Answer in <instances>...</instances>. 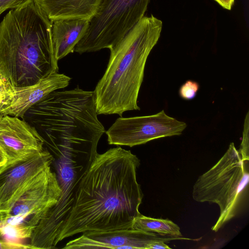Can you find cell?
<instances>
[{
	"instance_id": "cell-20",
	"label": "cell",
	"mask_w": 249,
	"mask_h": 249,
	"mask_svg": "<svg viewBox=\"0 0 249 249\" xmlns=\"http://www.w3.org/2000/svg\"><path fill=\"white\" fill-rule=\"evenodd\" d=\"M33 249L30 245H24L20 243L7 242L0 240V249Z\"/></svg>"
},
{
	"instance_id": "cell-21",
	"label": "cell",
	"mask_w": 249,
	"mask_h": 249,
	"mask_svg": "<svg viewBox=\"0 0 249 249\" xmlns=\"http://www.w3.org/2000/svg\"><path fill=\"white\" fill-rule=\"evenodd\" d=\"M14 90L0 92V111L11 102L13 96Z\"/></svg>"
},
{
	"instance_id": "cell-8",
	"label": "cell",
	"mask_w": 249,
	"mask_h": 249,
	"mask_svg": "<svg viewBox=\"0 0 249 249\" xmlns=\"http://www.w3.org/2000/svg\"><path fill=\"white\" fill-rule=\"evenodd\" d=\"M186 127L185 122L162 110L153 115L118 118L106 133L108 144L133 147L161 138L180 135Z\"/></svg>"
},
{
	"instance_id": "cell-5",
	"label": "cell",
	"mask_w": 249,
	"mask_h": 249,
	"mask_svg": "<svg viewBox=\"0 0 249 249\" xmlns=\"http://www.w3.org/2000/svg\"><path fill=\"white\" fill-rule=\"evenodd\" d=\"M249 160H243L233 142L218 161L195 182L192 197L196 202L214 203L219 215L212 230L218 231L248 207Z\"/></svg>"
},
{
	"instance_id": "cell-3",
	"label": "cell",
	"mask_w": 249,
	"mask_h": 249,
	"mask_svg": "<svg viewBox=\"0 0 249 249\" xmlns=\"http://www.w3.org/2000/svg\"><path fill=\"white\" fill-rule=\"evenodd\" d=\"M161 20L144 16L110 50L106 70L93 91L99 114L139 110L138 98L147 59L160 39Z\"/></svg>"
},
{
	"instance_id": "cell-19",
	"label": "cell",
	"mask_w": 249,
	"mask_h": 249,
	"mask_svg": "<svg viewBox=\"0 0 249 249\" xmlns=\"http://www.w3.org/2000/svg\"><path fill=\"white\" fill-rule=\"evenodd\" d=\"M33 0H0V16L8 9H15L24 7Z\"/></svg>"
},
{
	"instance_id": "cell-10",
	"label": "cell",
	"mask_w": 249,
	"mask_h": 249,
	"mask_svg": "<svg viewBox=\"0 0 249 249\" xmlns=\"http://www.w3.org/2000/svg\"><path fill=\"white\" fill-rule=\"evenodd\" d=\"M162 236L132 228L107 231H89L68 242L62 249H149L151 244L157 241L167 243L175 240L190 239L181 237Z\"/></svg>"
},
{
	"instance_id": "cell-4",
	"label": "cell",
	"mask_w": 249,
	"mask_h": 249,
	"mask_svg": "<svg viewBox=\"0 0 249 249\" xmlns=\"http://www.w3.org/2000/svg\"><path fill=\"white\" fill-rule=\"evenodd\" d=\"M97 115L93 91L77 87L52 92L30 108L25 116L51 152L65 148L97 149L106 132Z\"/></svg>"
},
{
	"instance_id": "cell-12",
	"label": "cell",
	"mask_w": 249,
	"mask_h": 249,
	"mask_svg": "<svg viewBox=\"0 0 249 249\" xmlns=\"http://www.w3.org/2000/svg\"><path fill=\"white\" fill-rule=\"evenodd\" d=\"M0 147L6 162L45 149L44 140L34 126L23 119L0 114Z\"/></svg>"
},
{
	"instance_id": "cell-1",
	"label": "cell",
	"mask_w": 249,
	"mask_h": 249,
	"mask_svg": "<svg viewBox=\"0 0 249 249\" xmlns=\"http://www.w3.org/2000/svg\"><path fill=\"white\" fill-rule=\"evenodd\" d=\"M140 160L120 146L97 154L80 184L56 240L89 231L131 229L143 197L137 179Z\"/></svg>"
},
{
	"instance_id": "cell-25",
	"label": "cell",
	"mask_w": 249,
	"mask_h": 249,
	"mask_svg": "<svg viewBox=\"0 0 249 249\" xmlns=\"http://www.w3.org/2000/svg\"><path fill=\"white\" fill-rule=\"evenodd\" d=\"M7 161L5 154L0 147V167L3 165Z\"/></svg>"
},
{
	"instance_id": "cell-9",
	"label": "cell",
	"mask_w": 249,
	"mask_h": 249,
	"mask_svg": "<svg viewBox=\"0 0 249 249\" xmlns=\"http://www.w3.org/2000/svg\"><path fill=\"white\" fill-rule=\"evenodd\" d=\"M53 157L45 148L0 167V213L8 211L28 184L52 165Z\"/></svg>"
},
{
	"instance_id": "cell-15",
	"label": "cell",
	"mask_w": 249,
	"mask_h": 249,
	"mask_svg": "<svg viewBox=\"0 0 249 249\" xmlns=\"http://www.w3.org/2000/svg\"><path fill=\"white\" fill-rule=\"evenodd\" d=\"M87 19H65L52 21V36L56 59L74 52L89 25Z\"/></svg>"
},
{
	"instance_id": "cell-2",
	"label": "cell",
	"mask_w": 249,
	"mask_h": 249,
	"mask_svg": "<svg viewBox=\"0 0 249 249\" xmlns=\"http://www.w3.org/2000/svg\"><path fill=\"white\" fill-rule=\"evenodd\" d=\"M58 71L52 21L34 2L10 10L0 22V73L14 87Z\"/></svg>"
},
{
	"instance_id": "cell-24",
	"label": "cell",
	"mask_w": 249,
	"mask_h": 249,
	"mask_svg": "<svg viewBox=\"0 0 249 249\" xmlns=\"http://www.w3.org/2000/svg\"><path fill=\"white\" fill-rule=\"evenodd\" d=\"M223 8L231 10L234 2V0H214Z\"/></svg>"
},
{
	"instance_id": "cell-14",
	"label": "cell",
	"mask_w": 249,
	"mask_h": 249,
	"mask_svg": "<svg viewBox=\"0 0 249 249\" xmlns=\"http://www.w3.org/2000/svg\"><path fill=\"white\" fill-rule=\"evenodd\" d=\"M51 21L81 19L89 21L95 15L101 0H33Z\"/></svg>"
},
{
	"instance_id": "cell-6",
	"label": "cell",
	"mask_w": 249,
	"mask_h": 249,
	"mask_svg": "<svg viewBox=\"0 0 249 249\" xmlns=\"http://www.w3.org/2000/svg\"><path fill=\"white\" fill-rule=\"evenodd\" d=\"M96 151L61 149L52 153L61 193L56 204L43 215L36 227L45 239L54 242L71 211L83 177L97 155Z\"/></svg>"
},
{
	"instance_id": "cell-17",
	"label": "cell",
	"mask_w": 249,
	"mask_h": 249,
	"mask_svg": "<svg viewBox=\"0 0 249 249\" xmlns=\"http://www.w3.org/2000/svg\"><path fill=\"white\" fill-rule=\"evenodd\" d=\"M199 89V85L197 82L188 80L180 87L178 93L182 99L190 100L196 97Z\"/></svg>"
},
{
	"instance_id": "cell-22",
	"label": "cell",
	"mask_w": 249,
	"mask_h": 249,
	"mask_svg": "<svg viewBox=\"0 0 249 249\" xmlns=\"http://www.w3.org/2000/svg\"><path fill=\"white\" fill-rule=\"evenodd\" d=\"M14 88L0 73V92L13 90Z\"/></svg>"
},
{
	"instance_id": "cell-18",
	"label": "cell",
	"mask_w": 249,
	"mask_h": 249,
	"mask_svg": "<svg viewBox=\"0 0 249 249\" xmlns=\"http://www.w3.org/2000/svg\"><path fill=\"white\" fill-rule=\"evenodd\" d=\"M249 116L248 111L245 119L242 140L238 150L241 158L244 161H249Z\"/></svg>"
},
{
	"instance_id": "cell-16",
	"label": "cell",
	"mask_w": 249,
	"mask_h": 249,
	"mask_svg": "<svg viewBox=\"0 0 249 249\" xmlns=\"http://www.w3.org/2000/svg\"><path fill=\"white\" fill-rule=\"evenodd\" d=\"M131 228L163 236L182 237L179 227L172 221L146 216L141 213L135 218Z\"/></svg>"
},
{
	"instance_id": "cell-23",
	"label": "cell",
	"mask_w": 249,
	"mask_h": 249,
	"mask_svg": "<svg viewBox=\"0 0 249 249\" xmlns=\"http://www.w3.org/2000/svg\"><path fill=\"white\" fill-rule=\"evenodd\" d=\"M149 249H171V248L164 241H157L151 244Z\"/></svg>"
},
{
	"instance_id": "cell-13",
	"label": "cell",
	"mask_w": 249,
	"mask_h": 249,
	"mask_svg": "<svg viewBox=\"0 0 249 249\" xmlns=\"http://www.w3.org/2000/svg\"><path fill=\"white\" fill-rule=\"evenodd\" d=\"M71 79L64 74L55 72L33 85L14 88L11 102L0 111V114L23 119L30 108L52 92L67 87Z\"/></svg>"
},
{
	"instance_id": "cell-7",
	"label": "cell",
	"mask_w": 249,
	"mask_h": 249,
	"mask_svg": "<svg viewBox=\"0 0 249 249\" xmlns=\"http://www.w3.org/2000/svg\"><path fill=\"white\" fill-rule=\"evenodd\" d=\"M150 0H101L74 52H94L114 47L144 16Z\"/></svg>"
},
{
	"instance_id": "cell-11",
	"label": "cell",
	"mask_w": 249,
	"mask_h": 249,
	"mask_svg": "<svg viewBox=\"0 0 249 249\" xmlns=\"http://www.w3.org/2000/svg\"><path fill=\"white\" fill-rule=\"evenodd\" d=\"M61 193L55 172L51 165L31 181L11 209L4 212L12 216H27L39 221L57 202Z\"/></svg>"
}]
</instances>
